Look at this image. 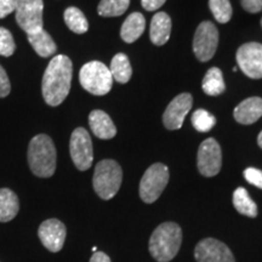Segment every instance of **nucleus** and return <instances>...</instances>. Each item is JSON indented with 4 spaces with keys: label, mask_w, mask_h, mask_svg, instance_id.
<instances>
[{
    "label": "nucleus",
    "mask_w": 262,
    "mask_h": 262,
    "mask_svg": "<svg viewBox=\"0 0 262 262\" xmlns=\"http://www.w3.org/2000/svg\"><path fill=\"white\" fill-rule=\"evenodd\" d=\"M257 143H258V146H260L262 148V131L260 134H258V136H257Z\"/></svg>",
    "instance_id": "nucleus-35"
},
{
    "label": "nucleus",
    "mask_w": 262,
    "mask_h": 262,
    "mask_svg": "<svg viewBox=\"0 0 262 262\" xmlns=\"http://www.w3.org/2000/svg\"><path fill=\"white\" fill-rule=\"evenodd\" d=\"M42 11V0H16V22L27 34L41 31Z\"/></svg>",
    "instance_id": "nucleus-7"
},
{
    "label": "nucleus",
    "mask_w": 262,
    "mask_h": 262,
    "mask_svg": "<svg viewBox=\"0 0 262 262\" xmlns=\"http://www.w3.org/2000/svg\"><path fill=\"white\" fill-rule=\"evenodd\" d=\"M16 51V42L11 32L4 27H0V56L10 57Z\"/></svg>",
    "instance_id": "nucleus-28"
},
{
    "label": "nucleus",
    "mask_w": 262,
    "mask_h": 262,
    "mask_svg": "<svg viewBox=\"0 0 262 262\" xmlns=\"http://www.w3.org/2000/svg\"><path fill=\"white\" fill-rule=\"evenodd\" d=\"M237 62L242 72L251 79L262 78V44L247 42L237 51Z\"/></svg>",
    "instance_id": "nucleus-11"
},
{
    "label": "nucleus",
    "mask_w": 262,
    "mask_h": 262,
    "mask_svg": "<svg viewBox=\"0 0 262 262\" xmlns=\"http://www.w3.org/2000/svg\"><path fill=\"white\" fill-rule=\"evenodd\" d=\"M203 91L209 96H217L221 95L226 89V85L222 77V72L219 68L212 67L206 72L202 83Z\"/></svg>",
    "instance_id": "nucleus-23"
},
{
    "label": "nucleus",
    "mask_w": 262,
    "mask_h": 262,
    "mask_svg": "<svg viewBox=\"0 0 262 262\" xmlns=\"http://www.w3.org/2000/svg\"><path fill=\"white\" fill-rule=\"evenodd\" d=\"M242 8L250 14H257L262 10V0H241Z\"/></svg>",
    "instance_id": "nucleus-31"
},
{
    "label": "nucleus",
    "mask_w": 262,
    "mask_h": 262,
    "mask_svg": "<svg viewBox=\"0 0 262 262\" xmlns=\"http://www.w3.org/2000/svg\"><path fill=\"white\" fill-rule=\"evenodd\" d=\"M233 117L239 124L243 125H250L257 122L262 117V98L255 96L242 101L234 108Z\"/></svg>",
    "instance_id": "nucleus-15"
},
{
    "label": "nucleus",
    "mask_w": 262,
    "mask_h": 262,
    "mask_svg": "<svg viewBox=\"0 0 262 262\" xmlns=\"http://www.w3.org/2000/svg\"><path fill=\"white\" fill-rule=\"evenodd\" d=\"M93 251H94V253H96V251H97V249H96V247H94V248H93Z\"/></svg>",
    "instance_id": "nucleus-36"
},
{
    "label": "nucleus",
    "mask_w": 262,
    "mask_h": 262,
    "mask_svg": "<svg viewBox=\"0 0 262 262\" xmlns=\"http://www.w3.org/2000/svg\"><path fill=\"white\" fill-rule=\"evenodd\" d=\"M130 5V0H101L97 12L103 17H117L123 15Z\"/></svg>",
    "instance_id": "nucleus-25"
},
{
    "label": "nucleus",
    "mask_w": 262,
    "mask_h": 262,
    "mask_svg": "<svg viewBox=\"0 0 262 262\" xmlns=\"http://www.w3.org/2000/svg\"><path fill=\"white\" fill-rule=\"evenodd\" d=\"M209 8L219 24H227L232 17V5L229 0H209Z\"/></svg>",
    "instance_id": "nucleus-26"
},
{
    "label": "nucleus",
    "mask_w": 262,
    "mask_h": 262,
    "mask_svg": "<svg viewBox=\"0 0 262 262\" xmlns=\"http://www.w3.org/2000/svg\"><path fill=\"white\" fill-rule=\"evenodd\" d=\"M16 0H0V18H5L6 16L15 11Z\"/></svg>",
    "instance_id": "nucleus-32"
},
{
    "label": "nucleus",
    "mask_w": 262,
    "mask_h": 262,
    "mask_svg": "<svg viewBox=\"0 0 262 262\" xmlns=\"http://www.w3.org/2000/svg\"><path fill=\"white\" fill-rule=\"evenodd\" d=\"M90 262H112L110 256L107 254L102 253V251H96L93 254V256L90 258Z\"/></svg>",
    "instance_id": "nucleus-34"
},
{
    "label": "nucleus",
    "mask_w": 262,
    "mask_h": 262,
    "mask_svg": "<svg viewBox=\"0 0 262 262\" xmlns=\"http://www.w3.org/2000/svg\"><path fill=\"white\" fill-rule=\"evenodd\" d=\"M196 165L199 172L205 178H212L220 172L222 166L221 147L215 139H206L199 146Z\"/></svg>",
    "instance_id": "nucleus-10"
},
{
    "label": "nucleus",
    "mask_w": 262,
    "mask_h": 262,
    "mask_svg": "<svg viewBox=\"0 0 262 262\" xmlns=\"http://www.w3.org/2000/svg\"><path fill=\"white\" fill-rule=\"evenodd\" d=\"M233 205L239 214L248 216V217H256L257 216L256 203L250 198L244 187H238L233 192Z\"/></svg>",
    "instance_id": "nucleus-22"
},
{
    "label": "nucleus",
    "mask_w": 262,
    "mask_h": 262,
    "mask_svg": "<svg viewBox=\"0 0 262 262\" xmlns=\"http://www.w3.org/2000/svg\"><path fill=\"white\" fill-rule=\"evenodd\" d=\"M193 104V97L191 94L183 93L176 96L169 106L166 107L165 112L163 114L164 126L169 130L181 129L183 120H185L187 113L191 111Z\"/></svg>",
    "instance_id": "nucleus-13"
},
{
    "label": "nucleus",
    "mask_w": 262,
    "mask_h": 262,
    "mask_svg": "<svg viewBox=\"0 0 262 262\" xmlns=\"http://www.w3.org/2000/svg\"><path fill=\"white\" fill-rule=\"evenodd\" d=\"M146 28V19L140 12H133L126 17L120 29V37L127 44L136 41L143 34Z\"/></svg>",
    "instance_id": "nucleus-18"
},
{
    "label": "nucleus",
    "mask_w": 262,
    "mask_h": 262,
    "mask_svg": "<svg viewBox=\"0 0 262 262\" xmlns=\"http://www.w3.org/2000/svg\"><path fill=\"white\" fill-rule=\"evenodd\" d=\"M19 210L18 196L9 188H0V222H9Z\"/></svg>",
    "instance_id": "nucleus-20"
},
{
    "label": "nucleus",
    "mask_w": 262,
    "mask_h": 262,
    "mask_svg": "<svg viewBox=\"0 0 262 262\" xmlns=\"http://www.w3.org/2000/svg\"><path fill=\"white\" fill-rule=\"evenodd\" d=\"M110 71L113 80L118 81L119 84H126L133 75V68L125 54H117L112 58Z\"/></svg>",
    "instance_id": "nucleus-21"
},
{
    "label": "nucleus",
    "mask_w": 262,
    "mask_h": 262,
    "mask_svg": "<svg viewBox=\"0 0 262 262\" xmlns=\"http://www.w3.org/2000/svg\"><path fill=\"white\" fill-rule=\"evenodd\" d=\"M89 125L94 135L101 140L113 139L117 135V127L106 112L95 110L89 116Z\"/></svg>",
    "instance_id": "nucleus-16"
},
{
    "label": "nucleus",
    "mask_w": 262,
    "mask_h": 262,
    "mask_svg": "<svg viewBox=\"0 0 262 262\" xmlns=\"http://www.w3.org/2000/svg\"><path fill=\"white\" fill-rule=\"evenodd\" d=\"M182 244V229L175 222H164L150 235L148 249L158 262H169L179 253Z\"/></svg>",
    "instance_id": "nucleus-3"
},
{
    "label": "nucleus",
    "mask_w": 262,
    "mask_h": 262,
    "mask_svg": "<svg viewBox=\"0 0 262 262\" xmlns=\"http://www.w3.org/2000/svg\"><path fill=\"white\" fill-rule=\"evenodd\" d=\"M38 235L41 244L51 253H58L63 248L67 228L57 219H49L39 226Z\"/></svg>",
    "instance_id": "nucleus-14"
},
{
    "label": "nucleus",
    "mask_w": 262,
    "mask_h": 262,
    "mask_svg": "<svg viewBox=\"0 0 262 262\" xmlns=\"http://www.w3.org/2000/svg\"><path fill=\"white\" fill-rule=\"evenodd\" d=\"M192 125L196 131L199 133H208L210 131L212 127L215 126L216 124V118L214 116H211L208 111L202 110H196L194 113L192 114Z\"/></svg>",
    "instance_id": "nucleus-27"
},
{
    "label": "nucleus",
    "mask_w": 262,
    "mask_h": 262,
    "mask_svg": "<svg viewBox=\"0 0 262 262\" xmlns=\"http://www.w3.org/2000/svg\"><path fill=\"white\" fill-rule=\"evenodd\" d=\"M123 181V171L116 160L103 159L95 168L93 185L96 194L103 201H110L119 191Z\"/></svg>",
    "instance_id": "nucleus-4"
},
{
    "label": "nucleus",
    "mask_w": 262,
    "mask_h": 262,
    "mask_svg": "<svg viewBox=\"0 0 262 262\" xmlns=\"http://www.w3.org/2000/svg\"><path fill=\"white\" fill-rule=\"evenodd\" d=\"M171 18L165 12H158L150 21L149 37L150 41L157 47L166 44L171 34Z\"/></svg>",
    "instance_id": "nucleus-17"
},
{
    "label": "nucleus",
    "mask_w": 262,
    "mask_h": 262,
    "mask_svg": "<svg viewBox=\"0 0 262 262\" xmlns=\"http://www.w3.org/2000/svg\"><path fill=\"white\" fill-rule=\"evenodd\" d=\"M169 182V169L162 163L150 165L140 182V196L147 204H152L162 195Z\"/></svg>",
    "instance_id": "nucleus-6"
},
{
    "label": "nucleus",
    "mask_w": 262,
    "mask_h": 262,
    "mask_svg": "<svg viewBox=\"0 0 262 262\" xmlns=\"http://www.w3.org/2000/svg\"><path fill=\"white\" fill-rule=\"evenodd\" d=\"M166 0H141V5L147 11H156L165 4Z\"/></svg>",
    "instance_id": "nucleus-33"
},
{
    "label": "nucleus",
    "mask_w": 262,
    "mask_h": 262,
    "mask_svg": "<svg viewBox=\"0 0 262 262\" xmlns=\"http://www.w3.org/2000/svg\"><path fill=\"white\" fill-rule=\"evenodd\" d=\"M80 85L88 93L103 96L113 86V77L110 68L100 61H91L85 63L79 72Z\"/></svg>",
    "instance_id": "nucleus-5"
},
{
    "label": "nucleus",
    "mask_w": 262,
    "mask_h": 262,
    "mask_svg": "<svg viewBox=\"0 0 262 262\" xmlns=\"http://www.w3.org/2000/svg\"><path fill=\"white\" fill-rule=\"evenodd\" d=\"M244 178L250 185L262 189V170H258L256 168L245 169Z\"/></svg>",
    "instance_id": "nucleus-29"
},
{
    "label": "nucleus",
    "mask_w": 262,
    "mask_h": 262,
    "mask_svg": "<svg viewBox=\"0 0 262 262\" xmlns=\"http://www.w3.org/2000/svg\"><path fill=\"white\" fill-rule=\"evenodd\" d=\"M28 165L38 178H51L56 171L57 153L54 141L45 134H39L28 146Z\"/></svg>",
    "instance_id": "nucleus-2"
},
{
    "label": "nucleus",
    "mask_w": 262,
    "mask_h": 262,
    "mask_svg": "<svg viewBox=\"0 0 262 262\" xmlns=\"http://www.w3.org/2000/svg\"><path fill=\"white\" fill-rule=\"evenodd\" d=\"M63 18L67 27L77 34H84L89 29V22H88L83 11L78 8H74V6L66 9Z\"/></svg>",
    "instance_id": "nucleus-24"
},
{
    "label": "nucleus",
    "mask_w": 262,
    "mask_h": 262,
    "mask_svg": "<svg viewBox=\"0 0 262 262\" xmlns=\"http://www.w3.org/2000/svg\"><path fill=\"white\" fill-rule=\"evenodd\" d=\"M219 44V31L210 21H204L198 26L193 38V51L199 61L206 62L215 55Z\"/></svg>",
    "instance_id": "nucleus-9"
},
{
    "label": "nucleus",
    "mask_w": 262,
    "mask_h": 262,
    "mask_svg": "<svg viewBox=\"0 0 262 262\" xmlns=\"http://www.w3.org/2000/svg\"><path fill=\"white\" fill-rule=\"evenodd\" d=\"M11 91V84L4 68L0 66V98L6 97Z\"/></svg>",
    "instance_id": "nucleus-30"
},
{
    "label": "nucleus",
    "mask_w": 262,
    "mask_h": 262,
    "mask_svg": "<svg viewBox=\"0 0 262 262\" xmlns=\"http://www.w3.org/2000/svg\"><path fill=\"white\" fill-rule=\"evenodd\" d=\"M27 39L32 48L34 49V51L40 57L47 58L56 54V42L54 41L51 35L44 28L37 33H33V34H27Z\"/></svg>",
    "instance_id": "nucleus-19"
},
{
    "label": "nucleus",
    "mask_w": 262,
    "mask_h": 262,
    "mask_svg": "<svg viewBox=\"0 0 262 262\" xmlns=\"http://www.w3.org/2000/svg\"><path fill=\"white\" fill-rule=\"evenodd\" d=\"M261 26H262V19H261Z\"/></svg>",
    "instance_id": "nucleus-37"
},
{
    "label": "nucleus",
    "mask_w": 262,
    "mask_h": 262,
    "mask_svg": "<svg viewBox=\"0 0 262 262\" xmlns=\"http://www.w3.org/2000/svg\"><path fill=\"white\" fill-rule=\"evenodd\" d=\"M196 262H235L231 249L214 238L202 239L194 249Z\"/></svg>",
    "instance_id": "nucleus-12"
},
{
    "label": "nucleus",
    "mask_w": 262,
    "mask_h": 262,
    "mask_svg": "<svg viewBox=\"0 0 262 262\" xmlns=\"http://www.w3.org/2000/svg\"><path fill=\"white\" fill-rule=\"evenodd\" d=\"M70 153L75 168L80 171L90 169L94 162V148L90 134L84 127H77L72 133Z\"/></svg>",
    "instance_id": "nucleus-8"
},
{
    "label": "nucleus",
    "mask_w": 262,
    "mask_h": 262,
    "mask_svg": "<svg viewBox=\"0 0 262 262\" xmlns=\"http://www.w3.org/2000/svg\"><path fill=\"white\" fill-rule=\"evenodd\" d=\"M73 63L66 55H56L49 62L42 75L41 93L49 106L56 107L66 100L71 90Z\"/></svg>",
    "instance_id": "nucleus-1"
}]
</instances>
